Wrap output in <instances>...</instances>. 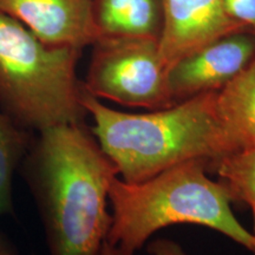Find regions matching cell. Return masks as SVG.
<instances>
[{"label": "cell", "instance_id": "cell-1", "mask_svg": "<svg viewBox=\"0 0 255 255\" xmlns=\"http://www.w3.org/2000/svg\"><path fill=\"white\" fill-rule=\"evenodd\" d=\"M18 173L36 203L49 255H102L119 171L87 122L37 132Z\"/></svg>", "mask_w": 255, "mask_h": 255}, {"label": "cell", "instance_id": "cell-2", "mask_svg": "<svg viewBox=\"0 0 255 255\" xmlns=\"http://www.w3.org/2000/svg\"><path fill=\"white\" fill-rule=\"evenodd\" d=\"M92 132L126 182H139L165 169L203 159L212 165L235 152L216 108V92L195 96L145 114L111 109L82 87Z\"/></svg>", "mask_w": 255, "mask_h": 255}, {"label": "cell", "instance_id": "cell-3", "mask_svg": "<svg viewBox=\"0 0 255 255\" xmlns=\"http://www.w3.org/2000/svg\"><path fill=\"white\" fill-rule=\"evenodd\" d=\"M208 173V162L191 159L139 182L115 177L108 244L136 253L159 229L188 223L213 229L255 255L253 233L233 213L234 201L225 184Z\"/></svg>", "mask_w": 255, "mask_h": 255}, {"label": "cell", "instance_id": "cell-4", "mask_svg": "<svg viewBox=\"0 0 255 255\" xmlns=\"http://www.w3.org/2000/svg\"><path fill=\"white\" fill-rule=\"evenodd\" d=\"M82 51L47 45L0 12V109L33 133L87 122L77 77Z\"/></svg>", "mask_w": 255, "mask_h": 255}, {"label": "cell", "instance_id": "cell-5", "mask_svg": "<svg viewBox=\"0 0 255 255\" xmlns=\"http://www.w3.org/2000/svg\"><path fill=\"white\" fill-rule=\"evenodd\" d=\"M85 90L98 100L159 110L176 103L168 87V65L158 38L113 36L92 44Z\"/></svg>", "mask_w": 255, "mask_h": 255}, {"label": "cell", "instance_id": "cell-6", "mask_svg": "<svg viewBox=\"0 0 255 255\" xmlns=\"http://www.w3.org/2000/svg\"><path fill=\"white\" fill-rule=\"evenodd\" d=\"M255 60V33L233 32L188 53L168 68L175 103L218 92Z\"/></svg>", "mask_w": 255, "mask_h": 255}, {"label": "cell", "instance_id": "cell-7", "mask_svg": "<svg viewBox=\"0 0 255 255\" xmlns=\"http://www.w3.org/2000/svg\"><path fill=\"white\" fill-rule=\"evenodd\" d=\"M0 12L51 46L83 50L98 39L92 0H0Z\"/></svg>", "mask_w": 255, "mask_h": 255}, {"label": "cell", "instance_id": "cell-8", "mask_svg": "<svg viewBox=\"0 0 255 255\" xmlns=\"http://www.w3.org/2000/svg\"><path fill=\"white\" fill-rule=\"evenodd\" d=\"M158 43L169 66L218 38L241 31L228 18L223 0H161Z\"/></svg>", "mask_w": 255, "mask_h": 255}, {"label": "cell", "instance_id": "cell-9", "mask_svg": "<svg viewBox=\"0 0 255 255\" xmlns=\"http://www.w3.org/2000/svg\"><path fill=\"white\" fill-rule=\"evenodd\" d=\"M216 108L235 152L255 150V60L216 92Z\"/></svg>", "mask_w": 255, "mask_h": 255}, {"label": "cell", "instance_id": "cell-10", "mask_svg": "<svg viewBox=\"0 0 255 255\" xmlns=\"http://www.w3.org/2000/svg\"><path fill=\"white\" fill-rule=\"evenodd\" d=\"M36 133L18 127L0 109V218L13 213V180Z\"/></svg>", "mask_w": 255, "mask_h": 255}, {"label": "cell", "instance_id": "cell-11", "mask_svg": "<svg viewBox=\"0 0 255 255\" xmlns=\"http://www.w3.org/2000/svg\"><path fill=\"white\" fill-rule=\"evenodd\" d=\"M210 173L218 175L234 202H244L252 209L255 238V150L225 156L212 165Z\"/></svg>", "mask_w": 255, "mask_h": 255}, {"label": "cell", "instance_id": "cell-12", "mask_svg": "<svg viewBox=\"0 0 255 255\" xmlns=\"http://www.w3.org/2000/svg\"><path fill=\"white\" fill-rule=\"evenodd\" d=\"M228 18L244 32L255 33V0H223Z\"/></svg>", "mask_w": 255, "mask_h": 255}, {"label": "cell", "instance_id": "cell-13", "mask_svg": "<svg viewBox=\"0 0 255 255\" xmlns=\"http://www.w3.org/2000/svg\"><path fill=\"white\" fill-rule=\"evenodd\" d=\"M149 255H188L180 244L170 239H156L146 247Z\"/></svg>", "mask_w": 255, "mask_h": 255}, {"label": "cell", "instance_id": "cell-14", "mask_svg": "<svg viewBox=\"0 0 255 255\" xmlns=\"http://www.w3.org/2000/svg\"><path fill=\"white\" fill-rule=\"evenodd\" d=\"M0 255H19L17 247L1 229H0Z\"/></svg>", "mask_w": 255, "mask_h": 255}, {"label": "cell", "instance_id": "cell-15", "mask_svg": "<svg viewBox=\"0 0 255 255\" xmlns=\"http://www.w3.org/2000/svg\"><path fill=\"white\" fill-rule=\"evenodd\" d=\"M136 253L133 252L126 250V248H122L120 246H115V245H110L108 242H105L103 252H102V255H135Z\"/></svg>", "mask_w": 255, "mask_h": 255}]
</instances>
